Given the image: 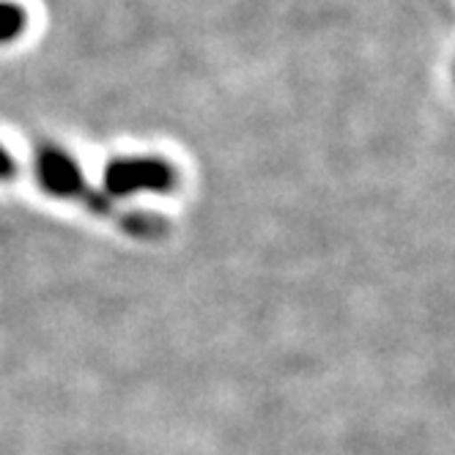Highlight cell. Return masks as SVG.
<instances>
[{"mask_svg":"<svg viewBox=\"0 0 455 455\" xmlns=\"http://www.w3.org/2000/svg\"><path fill=\"white\" fill-rule=\"evenodd\" d=\"M34 176H36V184L44 192H50L52 198H63V201L80 204V206H85L96 217L116 220L121 225V231H126L129 236H135V239H159V236L168 234V222L162 220L159 214H151V212H118L116 204L108 198L105 192L93 189L85 181V176L77 168L75 156L67 148L55 146V143L36 146Z\"/></svg>","mask_w":455,"mask_h":455,"instance_id":"1","label":"cell"},{"mask_svg":"<svg viewBox=\"0 0 455 455\" xmlns=\"http://www.w3.org/2000/svg\"><path fill=\"white\" fill-rule=\"evenodd\" d=\"M102 187L110 201L135 192H173L179 171L162 156H116L102 173Z\"/></svg>","mask_w":455,"mask_h":455,"instance_id":"2","label":"cell"},{"mask_svg":"<svg viewBox=\"0 0 455 455\" xmlns=\"http://www.w3.org/2000/svg\"><path fill=\"white\" fill-rule=\"evenodd\" d=\"M25 25L28 12L20 4H12V0H0V44H9L17 36H22Z\"/></svg>","mask_w":455,"mask_h":455,"instance_id":"3","label":"cell"},{"mask_svg":"<svg viewBox=\"0 0 455 455\" xmlns=\"http://www.w3.org/2000/svg\"><path fill=\"white\" fill-rule=\"evenodd\" d=\"M17 176V162L6 146H0V181H12Z\"/></svg>","mask_w":455,"mask_h":455,"instance_id":"4","label":"cell"}]
</instances>
